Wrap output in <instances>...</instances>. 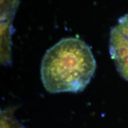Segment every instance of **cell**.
<instances>
[{"label": "cell", "mask_w": 128, "mask_h": 128, "mask_svg": "<svg viewBox=\"0 0 128 128\" xmlns=\"http://www.w3.org/2000/svg\"><path fill=\"white\" fill-rule=\"evenodd\" d=\"M96 66L87 44L76 38H64L44 54L40 66L42 81L50 93L82 92L90 82Z\"/></svg>", "instance_id": "1"}, {"label": "cell", "mask_w": 128, "mask_h": 128, "mask_svg": "<svg viewBox=\"0 0 128 128\" xmlns=\"http://www.w3.org/2000/svg\"><path fill=\"white\" fill-rule=\"evenodd\" d=\"M109 51L118 72L128 81V14L120 17L112 28Z\"/></svg>", "instance_id": "2"}]
</instances>
